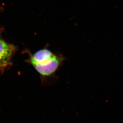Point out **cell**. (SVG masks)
<instances>
[{"mask_svg":"<svg viewBox=\"0 0 123 123\" xmlns=\"http://www.w3.org/2000/svg\"><path fill=\"white\" fill-rule=\"evenodd\" d=\"M65 59V57L62 54H54L45 48L31 55L28 62L44 79L54 76Z\"/></svg>","mask_w":123,"mask_h":123,"instance_id":"obj_1","label":"cell"},{"mask_svg":"<svg viewBox=\"0 0 123 123\" xmlns=\"http://www.w3.org/2000/svg\"><path fill=\"white\" fill-rule=\"evenodd\" d=\"M16 47L0 39V71L3 73L12 64Z\"/></svg>","mask_w":123,"mask_h":123,"instance_id":"obj_2","label":"cell"}]
</instances>
